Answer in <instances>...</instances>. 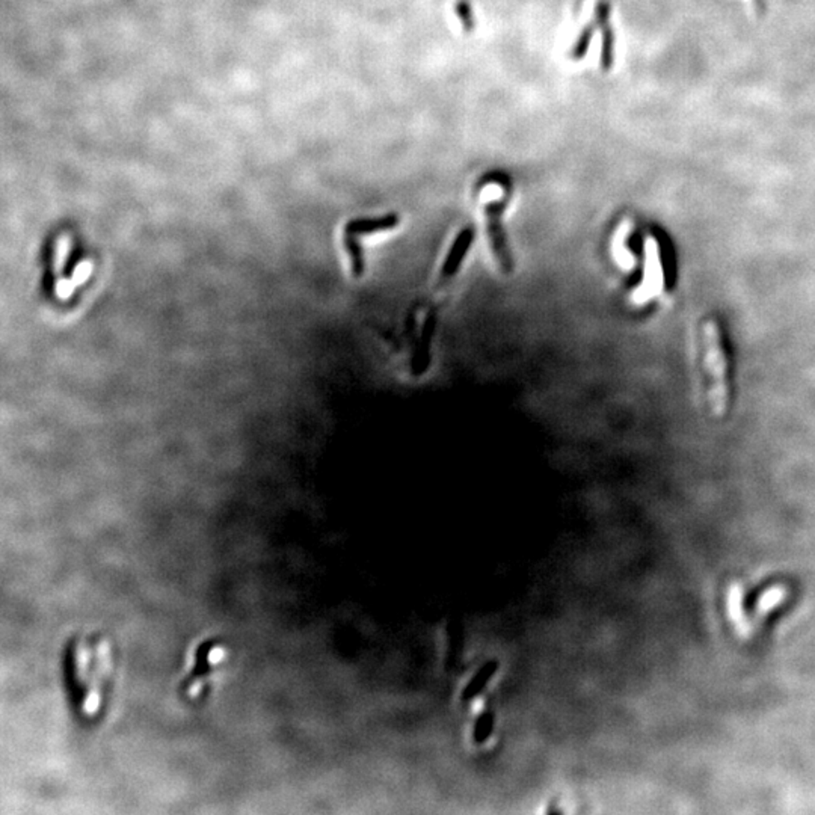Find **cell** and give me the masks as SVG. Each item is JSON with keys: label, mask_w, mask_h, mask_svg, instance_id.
<instances>
[{"label": "cell", "mask_w": 815, "mask_h": 815, "mask_svg": "<svg viewBox=\"0 0 815 815\" xmlns=\"http://www.w3.org/2000/svg\"><path fill=\"white\" fill-rule=\"evenodd\" d=\"M117 669L112 639L102 631H83L71 636L63 654L64 687L76 719L85 723L104 714Z\"/></svg>", "instance_id": "1"}, {"label": "cell", "mask_w": 815, "mask_h": 815, "mask_svg": "<svg viewBox=\"0 0 815 815\" xmlns=\"http://www.w3.org/2000/svg\"><path fill=\"white\" fill-rule=\"evenodd\" d=\"M230 657L228 644L219 637L201 640L190 654L186 675L178 684V696L186 703H200L207 699L217 672Z\"/></svg>", "instance_id": "2"}, {"label": "cell", "mask_w": 815, "mask_h": 815, "mask_svg": "<svg viewBox=\"0 0 815 815\" xmlns=\"http://www.w3.org/2000/svg\"><path fill=\"white\" fill-rule=\"evenodd\" d=\"M705 366L710 376V404L714 416L722 417L728 411V362L722 347L720 330L714 320L703 326Z\"/></svg>", "instance_id": "3"}, {"label": "cell", "mask_w": 815, "mask_h": 815, "mask_svg": "<svg viewBox=\"0 0 815 815\" xmlns=\"http://www.w3.org/2000/svg\"><path fill=\"white\" fill-rule=\"evenodd\" d=\"M664 284L666 278L662 263L660 245L655 237L648 236L647 240H644L643 279L639 287L632 291V302L637 303V306H644V303L659 298L663 293Z\"/></svg>", "instance_id": "4"}, {"label": "cell", "mask_w": 815, "mask_h": 815, "mask_svg": "<svg viewBox=\"0 0 815 815\" xmlns=\"http://www.w3.org/2000/svg\"><path fill=\"white\" fill-rule=\"evenodd\" d=\"M509 203V197H503L502 201H492L486 204V230H488V237L491 243V249L495 255L498 266L507 274L512 271V257H510L509 248L506 245V236L502 225V215L504 212V207Z\"/></svg>", "instance_id": "5"}, {"label": "cell", "mask_w": 815, "mask_h": 815, "mask_svg": "<svg viewBox=\"0 0 815 815\" xmlns=\"http://www.w3.org/2000/svg\"><path fill=\"white\" fill-rule=\"evenodd\" d=\"M473 234H474L473 230H464L459 234V237L456 239L455 245L452 249H450V254H448V257H447L443 271H441V279H440L441 284L447 283L448 279L456 274V269L459 267L462 259H464L467 248L473 242Z\"/></svg>", "instance_id": "6"}, {"label": "cell", "mask_w": 815, "mask_h": 815, "mask_svg": "<svg viewBox=\"0 0 815 815\" xmlns=\"http://www.w3.org/2000/svg\"><path fill=\"white\" fill-rule=\"evenodd\" d=\"M399 216L396 213H390L382 217L374 219H358V221L349 222L346 228V234L350 236H364L370 233H378V231L392 230L399 224Z\"/></svg>", "instance_id": "7"}, {"label": "cell", "mask_w": 815, "mask_h": 815, "mask_svg": "<svg viewBox=\"0 0 815 815\" xmlns=\"http://www.w3.org/2000/svg\"><path fill=\"white\" fill-rule=\"evenodd\" d=\"M630 233H631V224L624 225L622 228L619 230V233L616 234L615 242H613L615 261L619 264V267H622L624 271H628V272L636 267V257L627 248V239L630 237Z\"/></svg>", "instance_id": "8"}, {"label": "cell", "mask_w": 815, "mask_h": 815, "mask_svg": "<svg viewBox=\"0 0 815 815\" xmlns=\"http://www.w3.org/2000/svg\"><path fill=\"white\" fill-rule=\"evenodd\" d=\"M495 672H497V664H495V663H488L485 667H482L480 671L477 672V675L470 681L468 687L464 690V698H465V699H470V698L476 696L477 693H479L486 684H488V681L492 678V675H494Z\"/></svg>", "instance_id": "9"}, {"label": "cell", "mask_w": 815, "mask_h": 815, "mask_svg": "<svg viewBox=\"0 0 815 815\" xmlns=\"http://www.w3.org/2000/svg\"><path fill=\"white\" fill-rule=\"evenodd\" d=\"M592 35H593V24H589V26H586L585 29L581 31L580 36L573 47V50H571V58L577 60V59H581L583 56L586 55L590 40H592Z\"/></svg>", "instance_id": "10"}, {"label": "cell", "mask_w": 815, "mask_h": 815, "mask_svg": "<svg viewBox=\"0 0 815 815\" xmlns=\"http://www.w3.org/2000/svg\"><path fill=\"white\" fill-rule=\"evenodd\" d=\"M455 12L458 14V17L460 18L462 28H464V31H465V32H473V29H474V14H473V8H471V5L467 2V0H458L456 5H455Z\"/></svg>", "instance_id": "11"}, {"label": "cell", "mask_w": 815, "mask_h": 815, "mask_svg": "<svg viewBox=\"0 0 815 815\" xmlns=\"http://www.w3.org/2000/svg\"><path fill=\"white\" fill-rule=\"evenodd\" d=\"M491 728H492V717L491 716H485V717L482 716L480 720H479V725L476 728V738L485 740L486 737L490 735Z\"/></svg>", "instance_id": "12"}]
</instances>
